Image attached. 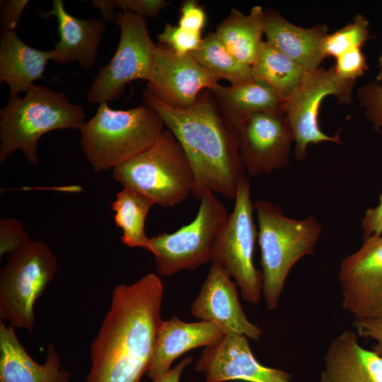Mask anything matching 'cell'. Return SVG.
Wrapping results in <instances>:
<instances>
[{
  "mask_svg": "<svg viewBox=\"0 0 382 382\" xmlns=\"http://www.w3.org/2000/svg\"><path fill=\"white\" fill-rule=\"evenodd\" d=\"M163 286L149 273L112 291L110 308L91 347L86 382H139L149 371L163 323Z\"/></svg>",
  "mask_w": 382,
  "mask_h": 382,
  "instance_id": "6da1fadb",
  "label": "cell"
},
{
  "mask_svg": "<svg viewBox=\"0 0 382 382\" xmlns=\"http://www.w3.org/2000/svg\"><path fill=\"white\" fill-rule=\"evenodd\" d=\"M143 100L158 114L183 149L194 175L192 195L200 200L209 191L235 199L245 172L238 135L221 116L210 90L202 91L185 109L164 104L146 89Z\"/></svg>",
  "mask_w": 382,
  "mask_h": 382,
  "instance_id": "7a4b0ae2",
  "label": "cell"
},
{
  "mask_svg": "<svg viewBox=\"0 0 382 382\" xmlns=\"http://www.w3.org/2000/svg\"><path fill=\"white\" fill-rule=\"evenodd\" d=\"M84 122L83 107L71 103L63 92L34 83L23 98L9 93L0 110V163L19 151L30 164L37 165L43 134L60 129H80Z\"/></svg>",
  "mask_w": 382,
  "mask_h": 382,
  "instance_id": "3957f363",
  "label": "cell"
},
{
  "mask_svg": "<svg viewBox=\"0 0 382 382\" xmlns=\"http://www.w3.org/2000/svg\"><path fill=\"white\" fill-rule=\"evenodd\" d=\"M261 253L262 294L269 310L277 307L286 279L303 257L313 253L322 226L312 215L298 220L285 216L272 202H253Z\"/></svg>",
  "mask_w": 382,
  "mask_h": 382,
  "instance_id": "277c9868",
  "label": "cell"
},
{
  "mask_svg": "<svg viewBox=\"0 0 382 382\" xmlns=\"http://www.w3.org/2000/svg\"><path fill=\"white\" fill-rule=\"evenodd\" d=\"M158 114L144 103L128 110L99 104L80 128V144L96 173L114 168L151 146L165 130Z\"/></svg>",
  "mask_w": 382,
  "mask_h": 382,
  "instance_id": "5b68a950",
  "label": "cell"
},
{
  "mask_svg": "<svg viewBox=\"0 0 382 382\" xmlns=\"http://www.w3.org/2000/svg\"><path fill=\"white\" fill-rule=\"evenodd\" d=\"M112 178L123 188L141 193L164 208L185 201L194 185L191 165L169 129L146 150L114 168Z\"/></svg>",
  "mask_w": 382,
  "mask_h": 382,
  "instance_id": "8992f818",
  "label": "cell"
},
{
  "mask_svg": "<svg viewBox=\"0 0 382 382\" xmlns=\"http://www.w3.org/2000/svg\"><path fill=\"white\" fill-rule=\"evenodd\" d=\"M57 260L47 243L31 241L7 256L0 270V315L9 326L33 332L34 305L54 277Z\"/></svg>",
  "mask_w": 382,
  "mask_h": 382,
  "instance_id": "52a82bcc",
  "label": "cell"
},
{
  "mask_svg": "<svg viewBox=\"0 0 382 382\" xmlns=\"http://www.w3.org/2000/svg\"><path fill=\"white\" fill-rule=\"evenodd\" d=\"M254 212L250 182L245 177L238 187L232 212L216 233L211 262L219 264L235 279L246 301L257 303L262 290V273L253 262L257 238Z\"/></svg>",
  "mask_w": 382,
  "mask_h": 382,
  "instance_id": "ba28073f",
  "label": "cell"
},
{
  "mask_svg": "<svg viewBox=\"0 0 382 382\" xmlns=\"http://www.w3.org/2000/svg\"><path fill=\"white\" fill-rule=\"evenodd\" d=\"M115 23L120 30L118 46L90 86L86 99L91 103L118 100L127 83L137 79L148 81L152 74L157 45L150 37L145 18L132 12L119 11Z\"/></svg>",
  "mask_w": 382,
  "mask_h": 382,
  "instance_id": "9c48e42d",
  "label": "cell"
},
{
  "mask_svg": "<svg viewBox=\"0 0 382 382\" xmlns=\"http://www.w3.org/2000/svg\"><path fill=\"white\" fill-rule=\"evenodd\" d=\"M199 201L197 214L190 224L151 238V253L160 275L170 277L182 270H195L212 260L216 233L228 214L212 192L206 191Z\"/></svg>",
  "mask_w": 382,
  "mask_h": 382,
  "instance_id": "30bf717a",
  "label": "cell"
},
{
  "mask_svg": "<svg viewBox=\"0 0 382 382\" xmlns=\"http://www.w3.org/2000/svg\"><path fill=\"white\" fill-rule=\"evenodd\" d=\"M356 81L340 78L334 66L319 67L307 71L302 81L285 102L284 110L295 143L294 156L303 161L310 144L330 141L341 144L340 129L334 136H328L320 128L318 112L323 99L335 96L340 103L349 104Z\"/></svg>",
  "mask_w": 382,
  "mask_h": 382,
  "instance_id": "8fae6325",
  "label": "cell"
},
{
  "mask_svg": "<svg viewBox=\"0 0 382 382\" xmlns=\"http://www.w3.org/2000/svg\"><path fill=\"white\" fill-rule=\"evenodd\" d=\"M233 129L240 158L248 175L270 174L289 166L294 137L284 110L253 113Z\"/></svg>",
  "mask_w": 382,
  "mask_h": 382,
  "instance_id": "7c38bea8",
  "label": "cell"
},
{
  "mask_svg": "<svg viewBox=\"0 0 382 382\" xmlns=\"http://www.w3.org/2000/svg\"><path fill=\"white\" fill-rule=\"evenodd\" d=\"M339 280L342 306L355 319L382 316V236L364 238L342 261Z\"/></svg>",
  "mask_w": 382,
  "mask_h": 382,
  "instance_id": "4fadbf2b",
  "label": "cell"
},
{
  "mask_svg": "<svg viewBox=\"0 0 382 382\" xmlns=\"http://www.w3.org/2000/svg\"><path fill=\"white\" fill-rule=\"evenodd\" d=\"M221 79L203 68L190 54L177 55L157 45L154 69L146 90L164 104L175 108L192 106L199 93L212 90Z\"/></svg>",
  "mask_w": 382,
  "mask_h": 382,
  "instance_id": "5bb4252c",
  "label": "cell"
},
{
  "mask_svg": "<svg viewBox=\"0 0 382 382\" xmlns=\"http://www.w3.org/2000/svg\"><path fill=\"white\" fill-rule=\"evenodd\" d=\"M248 339L234 332L224 335L217 343L203 349L195 370L202 372L207 382H291L289 373L260 364Z\"/></svg>",
  "mask_w": 382,
  "mask_h": 382,
  "instance_id": "9a60e30c",
  "label": "cell"
},
{
  "mask_svg": "<svg viewBox=\"0 0 382 382\" xmlns=\"http://www.w3.org/2000/svg\"><path fill=\"white\" fill-rule=\"evenodd\" d=\"M218 263L212 262L190 312L202 321L216 325L224 335L231 332L258 341L260 328L246 318L239 302L237 284Z\"/></svg>",
  "mask_w": 382,
  "mask_h": 382,
  "instance_id": "2e32d148",
  "label": "cell"
},
{
  "mask_svg": "<svg viewBox=\"0 0 382 382\" xmlns=\"http://www.w3.org/2000/svg\"><path fill=\"white\" fill-rule=\"evenodd\" d=\"M52 5L50 11L39 12L42 17L54 16L57 21L59 39L52 49V62L58 64L76 62L83 69L92 68L96 61L106 22L103 18H76L67 12L62 0H54Z\"/></svg>",
  "mask_w": 382,
  "mask_h": 382,
  "instance_id": "e0dca14e",
  "label": "cell"
},
{
  "mask_svg": "<svg viewBox=\"0 0 382 382\" xmlns=\"http://www.w3.org/2000/svg\"><path fill=\"white\" fill-rule=\"evenodd\" d=\"M0 382H72L53 344L44 364L32 359L18 340L15 329L0 322Z\"/></svg>",
  "mask_w": 382,
  "mask_h": 382,
  "instance_id": "ac0fdd59",
  "label": "cell"
},
{
  "mask_svg": "<svg viewBox=\"0 0 382 382\" xmlns=\"http://www.w3.org/2000/svg\"><path fill=\"white\" fill-rule=\"evenodd\" d=\"M224 335L221 329L211 322L186 323L176 316L163 320L147 376L153 381L158 379L170 371L171 364L178 357L190 349L212 346Z\"/></svg>",
  "mask_w": 382,
  "mask_h": 382,
  "instance_id": "d6986e66",
  "label": "cell"
},
{
  "mask_svg": "<svg viewBox=\"0 0 382 382\" xmlns=\"http://www.w3.org/2000/svg\"><path fill=\"white\" fill-rule=\"evenodd\" d=\"M325 24L311 28L297 26L272 8L265 10L266 42L310 71L320 67L325 59L323 43L329 34Z\"/></svg>",
  "mask_w": 382,
  "mask_h": 382,
  "instance_id": "ffe728a7",
  "label": "cell"
},
{
  "mask_svg": "<svg viewBox=\"0 0 382 382\" xmlns=\"http://www.w3.org/2000/svg\"><path fill=\"white\" fill-rule=\"evenodd\" d=\"M320 382H382V357L359 342L346 330L330 344Z\"/></svg>",
  "mask_w": 382,
  "mask_h": 382,
  "instance_id": "44dd1931",
  "label": "cell"
},
{
  "mask_svg": "<svg viewBox=\"0 0 382 382\" xmlns=\"http://www.w3.org/2000/svg\"><path fill=\"white\" fill-rule=\"evenodd\" d=\"M53 50H39L22 41L16 30H1L0 35V82L6 83L9 93L27 92L34 81L43 78Z\"/></svg>",
  "mask_w": 382,
  "mask_h": 382,
  "instance_id": "7402d4cb",
  "label": "cell"
},
{
  "mask_svg": "<svg viewBox=\"0 0 382 382\" xmlns=\"http://www.w3.org/2000/svg\"><path fill=\"white\" fill-rule=\"evenodd\" d=\"M210 91L221 116L233 128L253 113L284 110L286 102L270 85L254 79L236 85L219 83Z\"/></svg>",
  "mask_w": 382,
  "mask_h": 382,
  "instance_id": "603a6c76",
  "label": "cell"
},
{
  "mask_svg": "<svg viewBox=\"0 0 382 382\" xmlns=\"http://www.w3.org/2000/svg\"><path fill=\"white\" fill-rule=\"evenodd\" d=\"M264 23L265 9L260 6H253L248 14L233 8L214 33L236 59L251 66L263 42Z\"/></svg>",
  "mask_w": 382,
  "mask_h": 382,
  "instance_id": "cb8c5ba5",
  "label": "cell"
},
{
  "mask_svg": "<svg viewBox=\"0 0 382 382\" xmlns=\"http://www.w3.org/2000/svg\"><path fill=\"white\" fill-rule=\"evenodd\" d=\"M251 71L254 79L270 85L286 101L295 92L308 71L263 41L251 66Z\"/></svg>",
  "mask_w": 382,
  "mask_h": 382,
  "instance_id": "d4e9b609",
  "label": "cell"
},
{
  "mask_svg": "<svg viewBox=\"0 0 382 382\" xmlns=\"http://www.w3.org/2000/svg\"><path fill=\"white\" fill-rule=\"evenodd\" d=\"M154 204L150 197L130 189L123 188L117 193L112 209L115 223L122 231L123 245L151 252V238L145 233V221Z\"/></svg>",
  "mask_w": 382,
  "mask_h": 382,
  "instance_id": "484cf974",
  "label": "cell"
},
{
  "mask_svg": "<svg viewBox=\"0 0 382 382\" xmlns=\"http://www.w3.org/2000/svg\"><path fill=\"white\" fill-rule=\"evenodd\" d=\"M194 59L207 71L231 85L253 79L251 66L236 59L223 45L214 32L203 37L199 47L191 53Z\"/></svg>",
  "mask_w": 382,
  "mask_h": 382,
  "instance_id": "4316f807",
  "label": "cell"
},
{
  "mask_svg": "<svg viewBox=\"0 0 382 382\" xmlns=\"http://www.w3.org/2000/svg\"><path fill=\"white\" fill-rule=\"evenodd\" d=\"M369 21L362 15L357 14L353 21L335 32L328 34L323 43L325 57H337L342 54L356 48H361L371 36Z\"/></svg>",
  "mask_w": 382,
  "mask_h": 382,
  "instance_id": "83f0119b",
  "label": "cell"
},
{
  "mask_svg": "<svg viewBox=\"0 0 382 382\" xmlns=\"http://www.w3.org/2000/svg\"><path fill=\"white\" fill-rule=\"evenodd\" d=\"M157 38L158 45H163L177 55L184 57L199 47L203 37L201 34L189 32L178 25L167 23Z\"/></svg>",
  "mask_w": 382,
  "mask_h": 382,
  "instance_id": "f1b7e54d",
  "label": "cell"
},
{
  "mask_svg": "<svg viewBox=\"0 0 382 382\" xmlns=\"http://www.w3.org/2000/svg\"><path fill=\"white\" fill-rule=\"evenodd\" d=\"M32 240L21 221L14 217L0 219V257L25 248Z\"/></svg>",
  "mask_w": 382,
  "mask_h": 382,
  "instance_id": "f546056e",
  "label": "cell"
},
{
  "mask_svg": "<svg viewBox=\"0 0 382 382\" xmlns=\"http://www.w3.org/2000/svg\"><path fill=\"white\" fill-rule=\"evenodd\" d=\"M358 99L367 119L376 128L382 127V85L378 81L367 83L358 91Z\"/></svg>",
  "mask_w": 382,
  "mask_h": 382,
  "instance_id": "4dcf8cb0",
  "label": "cell"
},
{
  "mask_svg": "<svg viewBox=\"0 0 382 382\" xmlns=\"http://www.w3.org/2000/svg\"><path fill=\"white\" fill-rule=\"evenodd\" d=\"M336 59L334 68L336 74L342 79L356 81L368 69L366 59L361 48L347 51Z\"/></svg>",
  "mask_w": 382,
  "mask_h": 382,
  "instance_id": "1f68e13d",
  "label": "cell"
},
{
  "mask_svg": "<svg viewBox=\"0 0 382 382\" xmlns=\"http://www.w3.org/2000/svg\"><path fill=\"white\" fill-rule=\"evenodd\" d=\"M207 14L195 0H185L180 8L178 26L194 33L201 34L205 26Z\"/></svg>",
  "mask_w": 382,
  "mask_h": 382,
  "instance_id": "d6a6232c",
  "label": "cell"
},
{
  "mask_svg": "<svg viewBox=\"0 0 382 382\" xmlns=\"http://www.w3.org/2000/svg\"><path fill=\"white\" fill-rule=\"evenodd\" d=\"M114 6L122 11L132 12L141 17L155 18L170 2L165 0H112Z\"/></svg>",
  "mask_w": 382,
  "mask_h": 382,
  "instance_id": "836d02e7",
  "label": "cell"
},
{
  "mask_svg": "<svg viewBox=\"0 0 382 382\" xmlns=\"http://www.w3.org/2000/svg\"><path fill=\"white\" fill-rule=\"evenodd\" d=\"M353 325L360 337L376 342L372 350L382 357V316L355 319Z\"/></svg>",
  "mask_w": 382,
  "mask_h": 382,
  "instance_id": "e575fe53",
  "label": "cell"
},
{
  "mask_svg": "<svg viewBox=\"0 0 382 382\" xmlns=\"http://www.w3.org/2000/svg\"><path fill=\"white\" fill-rule=\"evenodd\" d=\"M0 21L1 30H16L21 15L28 5V0H8L1 1Z\"/></svg>",
  "mask_w": 382,
  "mask_h": 382,
  "instance_id": "d590c367",
  "label": "cell"
},
{
  "mask_svg": "<svg viewBox=\"0 0 382 382\" xmlns=\"http://www.w3.org/2000/svg\"><path fill=\"white\" fill-rule=\"evenodd\" d=\"M361 228L364 238L371 236L382 234V193L380 196L379 204L375 207L366 210L361 221Z\"/></svg>",
  "mask_w": 382,
  "mask_h": 382,
  "instance_id": "8d00e7d4",
  "label": "cell"
},
{
  "mask_svg": "<svg viewBox=\"0 0 382 382\" xmlns=\"http://www.w3.org/2000/svg\"><path fill=\"white\" fill-rule=\"evenodd\" d=\"M192 361V357H187L165 375L153 382H179L183 371Z\"/></svg>",
  "mask_w": 382,
  "mask_h": 382,
  "instance_id": "74e56055",
  "label": "cell"
},
{
  "mask_svg": "<svg viewBox=\"0 0 382 382\" xmlns=\"http://www.w3.org/2000/svg\"><path fill=\"white\" fill-rule=\"evenodd\" d=\"M93 6L98 8L106 23H115V15L112 0H93Z\"/></svg>",
  "mask_w": 382,
  "mask_h": 382,
  "instance_id": "f35d334b",
  "label": "cell"
},
{
  "mask_svg": "<svg viewBox=\"0 0 382 382\" xmlns=\"http://www.w3.org/2000/svg\"><path fill=\"white\" fill-rule=\"evenodd\" d=\"M379 72L376 76V81H382V52L378 58Z\"/></svg>",
  "mask_w": 382,
  "mask_h": 382,
  "instance_id": "ab89813d",
  "label": "cell"
}]
</instances>
